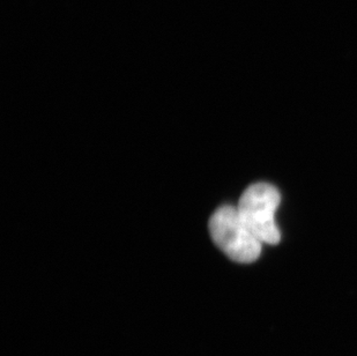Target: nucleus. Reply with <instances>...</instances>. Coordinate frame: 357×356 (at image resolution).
Listing matches in <instances>:
<instances>
[{
    "label": "nucleus",
    "instance_id": "nucleus-1",
    "mask_svg": "<svg viewBox=\"0 0 357 356\" xmlns=\"http://www.w3.org/2000/svg\"><path fill=\"white\" fill-rule=\"evenodd\" d=\"M213 241L231 260L250 264L259 258L263 242L248 227L235 206H221L209 218Z\"/></svg>",
    "mask_w": 357,
    "mask_h": 356
},
{
    "label": "nucleus",
    "instance_id": "nucleus-2",
    "mask_svg": "<svg viewBox=\"0 0 357 356\" xmlns=\"http://www.w3.org/2000/svg\"><path fill=\"white\" fill-rule=\"evenodd\" d=\"M281 202L278 188L268 183H256L246 188L239 199V214L253 234L263 243L278 244L281 239L275 212Z\"/></svg>",
    "mask_w": 357,
    "mask_h": 356
}]
</instances>
